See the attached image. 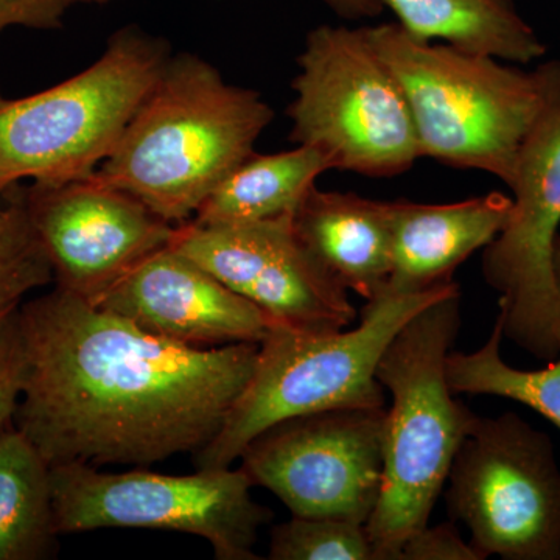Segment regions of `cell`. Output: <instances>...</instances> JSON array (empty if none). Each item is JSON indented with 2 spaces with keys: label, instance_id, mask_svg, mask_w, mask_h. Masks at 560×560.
I'll use <instances>...</instances> for the list:
<instances>
[{
  "label": "cell",
  "instance_id": "8",
  "mask_svg": "<svg viewBox=\"0 0 560 560\" xmlns=\"http://www.w3.org/2000/svg\"><path fill=\"white\" fill-rule=\"evenodd\" d=\"M242 467L164 475L145 469L108 474L88 464L51 467L60 534L95 529L175 530L201 537L219 560H257V533L271 521L253 499Z\"/></svg>",
  "mask_w": 560,
  "mask_h": 560
},
{
  "label": "cell",
  "instance_id": "18",
  "mask_svg": "<svg viewBox=\"0 0 560 560\" xmlns=\"http://www.w3.org/2000/svg\"><path fill=\"white\" fill-rule=\"evenodd\" d=\"M327 171H334L327 154L304 143L279 153L254 151L221 180L190 221L210 226L294 215Z\"/></svg>",
  "mask_w": 560,
  "mask_h": 560
},
{
  "label": "cell",
  "instance_id": "2",
  "mask_svg": "<svg viewBox=\"0 0 560 560\" xmlns=\"http://www.w3.org/2000/svg\"><path fill=\"white\" fill-rule=\"evenodd\" d=\"M272 119L260 92L228 83L197 55H172L94 175L178 226L254 153Z\"/></svg>",
  "mask_w": 560,
  "mask_h": 560
},
{
  "label": "cell",
  "instance_id": "15",
  "mask_svg": "<svg viewBox=\"0 0 560 560\" xmlns=\"http://www.w3.org/2000/svg\"><path fill=\"white\" fill-rule=\"evenodd\" d=\"M512 210L514 200L500 191L448 205L389 201V289L425 291L451 283L460 264L495 241Z\"/></svg>",
  "mask_w": 560,
  "mask_h": 560
},
{
  "label": "cell",
  "instance_id": "13",
  "mask_svg": "<svg viewBox=\"0 0 560 560\" xmlns=\"http://www.w3.org/2000/svg\"><path fill=\"white\" fill-rule=\"evenodd\" d=\"M28 220L55 287L97 305L151 254L171 245L176 224L97 176L24 187Z\"/></svg>",
  "mask_w": 560,
  "mask_h": 560
},
{
  "label": "cell",
  "instance_id": "14",
  "mask_svg": "<svg viewBox=\"0 0 560 560\" xmlns=\"http://www.w3.org/2000/svg\"><path fill=\"white\" fill-rule=\"evenodd\" d=\"M97 305L191 348L260 345L275 327L260 308L171 245L140 261Z\"/></svg>",
  "mask_w": 560,
  "mask_h": 560
},
{
  "label": "cell",
  "instance_id": "9",
  "mask_svg": "<svg viewBox=\"0 0 560 560\" xmlns=\"http://www.w3.org/2000/svg\"><path fill=\"white\" fill-rule=\"evenodd\" d=\"M447 511L481 559L560 560V470L552 442L515 412L477 416L448 474Z\"/></svg>",
  "mask_w": 560,
  "mask_h": 560
},
{
  "label": "cell",
  "instance_id": "1",
  "mask_svg": "<svg viewBox=\"0 0 560 560\" xmlns=\"http://www.w3.org/2000/svg\"><path fill=\"white\" fill-rule=\"evenodd\" d=\"M24 393L13 425L50 467L150 464L215 440L260 345L191 348L55 287L18 312Z\"/></svg>",
  "mask_w": 560,
  "mask_h": 560
},
{
  "label": "cell",
  "instance_id": "23",
  "mask_svg": "<svg viewBox=\"0 0 560 560\" xmlns=\"http://www.w3.org/2000/svg\"><path fill=\"white\" fill-rule=\"evenodd\" d=\"M24 383L25 350L20 319L14 313L0 326V431L13 423Z\"/></svg>",
  "mask_w": 560,
  "mask_h": 560
},
{
  "label": "cell",
  "instance_id": "29",
  "mask_svg": "<svg viewBox=\"0 0 560 560\" xmlns=\"http://www.w3.org/2000/svg\"><path fill=\"white\" fill-rule=\"evenodd\" d=\"M5 101H7V98H5V97H3V95H2V94H0V105H2V103H3V102H5Z\"/></svg>",
  "mask_w": 560,
  "mask_h": 560
},
{
  "label": "cell",
  "instance_id": "28",
  "mask_svg": "<svg viewBox=\"0 0 560 560\" xmlns=\"http://www.w3.org/2000/svg\"><path fill=\"white\" fill-rule=\"evenodd\" d=\"M77 3H88V5H105V3L113 2V0H73Z\"/></svg>",
  "mask_w": 560,
  "mask_h": 560
},
{
  "label": "cell",
  "instance_id": "22",
  "mask_svg": "<svg viewBox=\"0 0 560 560\" xmlns=\"http://www.w3.org/2000/svg\"><path fill=\"white\" fill-rule=\"evenodd\" d=\"M271 560H378L366 525L331 517H298L271 530Z\"/></svg>",
  "mask_w": 560,
  "mask_h": 560
},
{
  "label": "cell",
  "instance_id": "19",
  "mask_svg": "<svg viewBox=\"0 0 560 560\" xmlns=\"http://www.w3.org/2000/svg\"><path fill=\"white\" fill-rule=\"evenodd\" d=\"M51 467L13 423L0 431V560H44L58 551Z\"/></svg>",
  "mask_w": 560,
  "mask_h": 560
},
{
  "label": "cell",
  "instance_id": "10",
  "mask_svg": "<svg viewBox=\"0 0 560 560\" xmlns=\"http://www.w3.org/2000/svg\"><path fill=\"white\" fill-rule=\"evenodd\" d=\"M385 407L341 408L280 420L243 448L241 467L291 515L366 525L383 481Z\"/></svg>",
  "mask_w": 560,
  "mask_h": 560
},
{
  "label": "cell",
  "instance_id": "27",
  "mask_svg": "<svg viewBox=\"0 0 560 560\" xmlns=\"http://www.w3.org/2000/svg\"><path fill=\"white\" fill-rule=\"evenodd\" d=\"M552 271H555L556 285L560 293V235L556 237L555 246H552Z\"/></svg>",
  "mask_w": 560,
  "mask_h": 560
},
{
  "label": "cell",
  "instance_id": "5",
  "mask_svg": "<svg viewBox=\"0 0 560 560\" xmlns=\"http://www.w3.org/2000/svg\"><path fill=\"white\" fill-rule=\"evenodd\" d=\"M458 290L455 282L425 291L386 285L368 301L360 326L352 330L272 327L260 342L256 371L223 429L195 453L197 469L234 466L249 441L280 420L341 408L385 407L377 368L389 342L412 316Z\"/></svg>",
  "mask_w": 560,
  "mask_h": 560
},
{
  "label": "cell",
  "instance_id": "6",
  "mask_svg": "<svg viewBox=\"0 0 560 560\" xmlns=\"http://www.w3.org/2000/svg\"><path fill=\"white\" fill-rule=\"evenodd\" d=\"M172 57L138 27L114 33L90 68L57 86L0 105V191L14 184L90 178Z\"/></svg>",
  "mask_w": 560,
  "mask_h": 560
},
{
  "label": "cell",
  "instance_id": "3",
  "mask_svg": "<svg viewBox=\"0 0 560 560\" xmlns=\"http://www.w3.org/2000/svg\"><path fill=\"white\" fill-rule=\"evenodd\" d=\"M364 31L407 95L422 158L510 187L550 101L558 60L525 70L415 38L390 22Z\"/></svg>",
  "mask_w": 560,
  "mask_h": 560
},
{
  "label": "cell",
  "instance_id": "25",
  "mask_svg": "<svg viewBox=\"0 0 560 560\" xmlns=\"http://www.w3.org/2000/svg\"><path fill=\"white\" fill-rule=\"evenodd\" d=\"M73 5V0H0V33L10 27L55 31Z\"/></svg>",
  "mask_w": 560,
  "mask_h": 560
},
{
  "label": "cell",
  "instance_id": "7",
  "mask_svg": "<svg viewBox=\"0 0 560 560\" xmlns=\"http://www.w3.org/2000/svg\"><path fill=\"white\" fill-rule=\"evenodd\" d=\"M298 66L293 142L316 147L337 171L368 178H394L422 158L407 95L364 27L313 28Z\"/></svg>",
  "mask_w": 560,
  "mask_h": 560
},
{
  "label": "cell",
  "instance_id": "11",
  "mask_svg": "<svg viewBox=\"0 0 560 560\" xmlns=\"http://www.w3.org/2000/svg\"><path fill=\"white\" fill-rule=\"evenodd\" d=\"M510 223L486 246L482 276L500 293L504 337L536 359L560 353V293L552 246L560 226V60L550 101L510 186Z\"/></svg>",
  "mask_w": 560,
  "mask_h": 560
},
{
  "label": "cell",
  "instance_id": "17",
  "mask_svg": "<svg viewBox=\"0 0 560 560\" xmlns=\"http://www.w3.org/2000/svg\"><path fill=\"white\" fill-rule=\"evenodd\" d=\"M415 38L528 66L547 51L512 0H381Z\"/></svg>",
  "mask_w": 560,
  "mask_h": 560
},
{
  "label": "cell",
  "instance_id": "16",
  "mask_svg": "<svg viewBox=\"0 0 560 560\" xmlns=\"http://www.w3.org/2000/svg\"><path fill=\"white\" fill-rule=\"evenodd\" d=\"M313 257L348 291L370 301L393 270L389 201L313 187L293 217Z\"/></svg>",
  "mask_w": 560,
  "mask_h": 560
},
{
  "label": "cell",
  "instance_id": "12",
  "mask_svg": "<svg viewBox=\"0 0 560 560\" xmlns=\"http://www.w3.org/2000/svg\"><path fill=\"white\" fill-rule=\"evenodd\" d=\"M294 215L232 224H178L173 249L260 308L275 327L341 330L355 319L348 290L313 257Z\"/></svg>",
  "mask_w": 560,
  "mask_h": 560
},
{
  "label": "cell",
  "instance_id": "26",
  "mask_svg": "<svg viewBox=\"0 0 560 560\" xmlns=\"http://www.w3.org/2000/svg\"><path fill=\"white\" fill-rule=\"evenodd\" d=\"M335 13L346 20H364L375 18L383 11L381 0H323Z\"/></svg>",
  "mask_w": 560,
  "mask_h": 560
},
{
  "label": "cell",
  "instance_id": "24",
  "mask_svg": "<svg viewBox=\"0 0 560 560\" xmlns=\"http://www.w3.org/2000/svg\"><path fill=\"white\" fill-rule=\"evenodd\" d=\"M400 560H482L477 550L464 541L453 523H442L412 534L405 541Z\"/></svg>",
  "mask_w": 560,
  "mask_h": 560
},
{
  "label": "cell",
  "instance_id": "4",
  "mask_svg": "<svg viewBox=\"0 0 560 560\" xmlns=\"http://www.w3.org/2000/svg\"><path fill=\"white\" fill-rule=\"evenodd\" d=\"M460 327V291L412 316L377 368L390 394L383 442V481L366 523L378 560H400L401 547L429 525L453 460L477 416L455 399L447 359Z\"/></svg>",
  "mask_w": 560,
  "mask_h": 560
},
{
  "label": "cell",
  "instance_id": "21",
  "mask_svg": "<svg viewBox=\"0 0 560 560\" xmlns=\"http://www.w3.org/2000/svg\"><path fill=\"white\" fill-rule=\"evenodd\" d=\"M54 282L49 260L28 220L24 187L0 191V326L33 290Z\"/></svg>",
  "mask_w": 560,
  "mask_h": 560
},
{
  "label": "cell",
  "instance_id": "20",
  "mask_svg": "<svg viewBox=\"0 0 560 560\" xmlns=\"http://www.w3.org/2000/svg\"><path fill=\"white\" fill-rule=\"evenodd\" d=\"M503 337V320L497 316L482 348L470 353H448L445 370L453 393L521 401L560 429V353L541 370H517L501 359Z\"/></svg>",
  "mask_w": 560,
  "mask_h": 560
}]
</instances>
